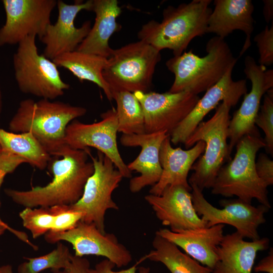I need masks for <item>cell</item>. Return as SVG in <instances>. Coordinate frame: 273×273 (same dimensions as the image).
<instances>
[{
    "label": "cell",
    "mask_w": 273,
    "mask_h": 273,
    "mask_svg": "<svg viewBox=\"0 0 273 273\" xmlns=\"http://www.w3.org/2000/svg\"><path fill=\"white\" fill-rule=\"evenodd\" d=\"M90 155L89 148L75 150L67 145L62 158L52 162L51 182L26 191L6 189L5 193L25 208L71 205L81 198L87 180L94 172L93 163L88 161Z\"/></svg>",
    "instance_id": "obj_1"
},
{
    "label": "cell",
    "mask_w": 273,
    "mask_h": 273,
    "mask_svg": "<svg viewBox=\"0 0 273 273\" xmlns=\"http://www.w3.org/2000/svg\"><path fill=\"white\" fill-rule=\"evenodd\" d=\"M86 112L83 107L61 101L26 99L20 102L9 129L15 133H31L51 156L60 157L67 146V126Z\"/></svg>",
    "instance_id": "obj_2"
},
{
    "label": "cell",
    "mask_w": 273,
    "mask_h": 273,
    "mask_svg": "<svg viewBox=\"0 0 273 273\" xmlns=\"http://www.w3.org/2000/svg\"><path fill=\"white\" fill-rule=\"evenodd\" d=\"M211 2L193 0L177 7L168 6L163 11L162 21L148 22L142 26L138 36L159 51L167 49L174 56H179L195 37L207 33Z\"/></svg>",
    "instance_id": "obj_3"
},
{
    "label": "cell",
    "mask_w": 273,
    "mask_h": 273,
    "mask_svg": "<svg viewBox=\"0 0 273 273\" xmlns=\"http://www.w3.org/2000/svg\"><path fill=\"white\" fill-rule=\"evenodd\" d=\"M207 55L200 57L191 50L173 56L166 62L174 75L169 92L188 91L198 95L215 84L229 69L235 66L237 58L224 39L215 36L206 45Z\"/></svg>",
    "instance_id": "obj_4"
},
{
    "label": "cell",
    "mask_w": 273,
    "mask_h": 273,
    "mask_svg": "<svg viewBox=\"0 0 273 273\" xmlns=\"http://www.w3.org/2000/svg\"><path fill=\"white\" fill-rule=\"evenodd\" d=\"M265 146L261 136H243L235 146L234 158L218 171L211 188V193L225 197L236 196L249 204L255 199L270 209L268 187L259 177L255 169L257 153Z\"/></svg>",
    "instance_id": "obj_5"
},
{
    "label": "cell",
    "mask_w": 273,
    "mask_h": 273,
    "mask_svg": "<svg viewBox=\"0 0 273 273\" xmlns=\"http://www.w3.org/2000/svg\"><path fill=\"white\" fill-rule=\"evenodd\" d=\"M231 108L222 102L212 117L200 122L184 143L187 149L199 141L205 144L203 154L193 165V172L188 179L190 186L195 185L202 191L212 188L220 168L231 159L228 143Z\"/></svg>",
    "instance_id": "obj_6"
},
{
    "label": "cell",
    "mask_w": 273,
    "mask_h": 273,
    "mask_svg": "<svg viewBox=\"0 0 273 273\" xmlns=\"http://www.w3.org/2000/svg\"><path fill=\"white\" fill-rule=\"evenodd\" d=\"M161 60L160 51L141 40L113 49L103 71L112 95L119 91L148 92Z\"/></svg>",
    "instance_id": "obj_7"
},
{
    "label": "cell",
    "mask_w": 273,
    "mask_h": 273,
    "mask_svg": "<svg viewBox=\"0 0 273 273\" xmlns=\"http://www.w3.org/2000/svg\"><path fill=\"white\" fill-rule=\"evenodd\" d=\"M36 37L29 35L18 44L13 57L15 78L22 93L53 101L70 85L62 80L54 62L38 53Z\"/></svg>",
    "instance_id": "obj_8"
},
{
    "label": "cell",
    "mask_w": 273,
    "mask_h": 273,
    "mask_svg": "<svg viewBox=\"0 0 273 273\" xmlns=\"http://www.w3.org/2000/svg\"><path fill=\"white\" fill-rule=\"evenodd\" d=\"M90 157L94 172L87 180L82 196L75 203L69 205L75 211L82 213L80 221L93 223L103 234H105V216L107 210H118L112 199L114 191L123 177L112 161L102 152Z\"/></svg>",
    "instance_id": "obj_9"
},
{
    "label": "cell",
    "mask_w": 273,
    "mask_h": 273,
    "mask_svg": "<svg viewBox=\"0 0 273 273\" xmlns=\"http://www.w3.org/2000/svg\"><path fill=\"white\" fill-rule=\"evenodd\" d=\"M191 187L194 207L207 223V227L226 224L235 228L244 238H260L258 228L265 222V214L269 208L262 204L255 207L238 198L221 200L219 203L223 208H217L205 198L203 191L197 186Z\"/></svg>",
    "instance_id": "obj_10"
},
{
    "label": "cell",
    "mask_w": 273,
    "mask_h": 273,
    "mask_svg": "<svg viewBox=\"0 0 273 273\" xmlns=\"http://www.w3.org/2000/svg\"><path fill=\"white\" fill-rule=\"evenodd\" d=\"M101 120L86 124L76 119L67 126L65 143L71 148H96L114 163L123 177H131V172L122 158L117 146L118 120L116 109L112 107L101 114Z\"/></svg>",
    "instance_id": "obj_11"
},
{
    "label": "cell",
    "mask_w": 273,
    "mask_h": 273,
    "mask_svg": "<svg viewBox=\"0 0 273 273\" xmlns=\"http://www.w3.org/2000/svg\"><path fill=\"white\" fill-rule=\"evenodd\" d=\"M56 0H3L6 15L0 28V47L19 44L35 35L39 39L51 24V13Z\"/></svg>",
    "instance_id": "obj_12"
},
{
    "label": "cell",
    "mask_w": 273,
    "mask_h": 273,
    "mask_svg": "<svg viewBox=\"0 0 273 273\" xmlns=\"http://www.w3.org/2000/svg\"><path fill=\"white\" fill-rule=\"evenodd\" d=\"M244 72L251 82V89L244 96L240 108L230 119L228 139L229 148L232 152L238 142L244 136H261L255 121L259 112L261 99L264 94L273 87V70H266L250 56L245 57Z\"/></svg>",
    "instance_id": "obj_13"
},
{
    "label": "cell",
    "mask_w": 273,
    "mask_h": 273,
    "mask_svg": "<svg viewBox=\"0 0 273 273\" xmlns=\"http://www.w3.org/2000/svg\"><path fill=\"white\" fill-rule=\"evenodd\" d=\"M44 240L50 244L67 242L72 245L75 256H103L118 267L127 266L132 259L129 251L118 242L115 235L102 233L93 223L80 221L75 228L67 231H49L44 235Z\"/></svg>",
    "instance_id": "obj_14"
},
{
    "label": "cell",
    "mask_w": 273,
    "mask_h": 273,
    "mask_svg": "<svg viewBox=\"0 0 273 273\" xmlns=\"http://www.w3.org/2000/svg\"><path fill=\"white\" fill-rule=\"evenodd\" d=\"M144 113L145 133L166 131L170 134L188 116L199 100L188 91L171 93L136 92Z\"/></svg>",
    "instance_id": "obj_15"
},
{
    "label": "cell",
    "mask_w": 273,
    "mask_h": 273,
    "mask_svg": "<svg viewBox=\"0 0 273 273\" xmlns=\"http://www.w3.org/2000/svg\"><path fill=\"white\" fill-rule=\"evenodd\" d=\"M58 16L54 24H50L40 39L45 45L43 55L51 60L69 52L76 51L91 29L89 21L81 26L76 27L74 20L82 10L92 11L93 0L85 2L75 1L69 5L61 0L57 1Z\"/></svg>",
    "instance_id": "obj_16"
},
{
    "label": "cell",
    "mask_w": 273,
    "mask_h": 273,
    "mask_svg": "<svg viewBox=\"0 0 273 273\" xmlns=\"http://www.w3.org/2000/svg\"><path fill=\"white\" fill-rule=\"evenodd\" d=\"M234 67H230L218 82L205 92L188 116L171 131L169 134L171 143L184 144L205 116L217 107L220 102L224 101L232 107L247 93L245 79H233Z\"/></svg>",
    "instance_id": "obj_17"
},
{
    "label": "cell",
    "mask_w": 273,
    "mask_h": 273,
    "mask_svg": "<svg viewBox=\"0 0 273 273\" xmlns=\"http://www.w3.org/2000/svg\"><path fill=\"white\" fill-rule=\"evenodd\" d=\"M157 218L172 231L207 227L193 204L191 192L182 186L166 187L160 195L145 197Z\"/></svg>",
    "instance_id": "obj_18"
},
{
    "label": "cell",
    "mask_w": 273,
    "mask_h": 273,
    "mask_svg": "<svg viewBox=\"0 0 273 273\" xmlns=\"http://www.w3.org/2000/svg\"><path fill=\"white\" fill-rule=\"evenodd\" d=\"M168 135L166 131L122 134L120 141L122 146L141 148L138 157L127 164L131 172L134 171L140 174L130 180L129 188L132 193H138L149 186L152 187L159 180L162 173L159 161L160 147Z\"/></svg>",
    "instance_id": "obj_19"
},
{
    "label": "cell",
    "mask_w": 273,
    "mask_h": 273,
    "mask_svg": "<svg viewBox=\"0 0 273 273\" xmlns=\"http://www.w3.org/2000/svg\"><path fill=\"white\" fill-rule=\"evenodd\" d=\"M214 8L208 21L207 33H212L224 39L235 30L245 34L240 53L242 56L251 46L254 30V5L251 0H215Z\"/></svg>",
    "instance_id": "obj_20"
},
{
    "label": "cell",
    "mask_w": 273,
    "mask_h": 273,
    "mask_svg": "<svg viewBox=\"0 0 273 273\" xmlns=\"http://www.w3.org/2000/svg\"><path fill=\"white\" fill-rule=\"evenodd\" d=\"M205 148V143L199 141L188 149L174 148L168 135L163 141L159 152L161 175L158 183L151 187L149 193L159 196L166 187L176 185L182 186L191 192L188 174L194 163L204 152Z\"/></svg>",
    "instance_id": "obj_21"
},
{
    "label": "cell",
    "mask_w": 273,
    "mask_h": 273,
    "mask_svg": "<svg viewBox=\"0 0 273 273\" xmlns=\"http://www.w3.org/2000/svg\"><path fill=\"white\" fill-rule=\"evenodd\" d=\"M224 224L209 227L172 231L160 229L156 234L179 247L187 254L211 270L218 257L217 247L224 236Z\"/></svg>",
    "instance_id": "obj_22"
},
{
    "label": "cell",
    "mask_w": 273,
    "mask_h": 273,
    "mask_svg": "<svg viewBox=\"0 0 273 273\" xmlns=\"http://www.w3.org/2000/svg\"><path fill=\"white\" fill-rule=\"evenodd\" d=\"M269 240L246 241L237 232L224 235L216 250L212 273H252L258 252L268 249Z\"/></svg>",
    "instance_id": "obj_23"
},
{
    "label": "cell",
    "mask_w": 273,
    "mask_h": 273,
    "mask_svg": "<svg viewBox=\"0 0 273 273\" xmlns=\"http://www.w3.org/2000/svg\"><path fill=\"white\" fill-rule=\"evenodd\" d=\"M92 11L96 15L95 23L76 50L108 58L113 50L109 39L121 27L117 22L121 9L117 0H93Z\"/></svg>",
    "instance_id": "obj_24"
},
{
    "label": "cell",
    "mask_w": 273,
    "mask_h": 273,
    "mask_svg": "<svg viewBox=\"0 0 273 273\" xmlns=\"http://www.w3.org/2000/svg\"><path fill=\"white\" fill-rule=\"evenodd\" d=\"M107 58L77 50L63 54L53 61L57 66L64 68L80 81L87 80L102 88L109 101L113 100L110 86L103 77V71Z\"/></svg>",
    "instance_id": "obj_25"
},
{
    "label": "cell",
    "mask_w": 273,
    "mask_h": 273,
    "mask_svg": "<svg viewBox=\"0 0 273 273\" xmlns=\"http://www.w3.org/2000/svg\"><path fill=\"white\" fill-rule=\"evenodd\" d=\"M153 250L142 257L138 264L146 259L163 264L171 273H212V270L202 265L173 243L155 234L152 242Z\"/></svg>",
    "instance_id": "obj_26"
},
{
    "label": "cell",
    "mask_w": 273,
    "mask_h": 273,
    "mask_svg": "<svg viewBox=\"0 0 273 273\" xmlns=\"http://www.w3.org/2000/svg\"><path fill=\"white\" fill-rule=\"evenodd\" d=\"M0 146L2 150L22 158L40 170L46 168L52 160L51 156L30 132L15 133L0 127Z\"/></svg>",
    "instance_id": "obj_27"
},
{
    "label": "cell",
    "mask_w": 273,
    "mask_h": 273,
    "mask_svg": "<svg viewBox=\"0 0 273 273\" xmlns=\"http://www.w3.org/2000/svg\"><path fill=\"white\" fill-rule=\"evenodd\" d=\"M116 103L118 131L122 134L145 133L144 115L142 106L134 94L127 91L112 93Z\"/></svg>",
    "instance_id": "obj_28"
},
{
    "label": "cell",
    "mask_w": 273,
    "mask_h": 273,
    "mask_svg": "<svg viewBox=\"0 0 273 273\" xmlns=\"http://www.w3.org/2000/svg\"><path fill=\"white\" fill-rule=\"evenodd\" d=\"M71 255L68 247L59 242L55 249L45 255L24 257L27 261L18 266L17 273H39L47 269L64 270L70 262Z\"/></svg>",
    "instance_id": "obj_29"
},
{
    "label": "cell",
    "mask_w": 273,
    "mask_h": 273,
    "mask_svg": "<svg viewBox=\"0 0 273 273\" xmlns=\"http://www.w3.org/2000/svg\"><path fill=\"white\" fill-rule=\"evenodd\" d=\"M19 215L23 226L30 231L33 239L51 231L56 218L51 207H26Z\"/></svg>",
    "instance_id": "obj_30"
},
{
    "label": "cell",
    "mask_w": 273,
    "mask_h": 273,
    "mask_svg": "<svg viewBox=\"0 0 273 273\" xmlns=\"http://www.w3.org/2000/svg\"><path fill=\"white\" fill-rule=\"evenodd\" d=\"M255 124L264 132L263 139L266 152L273 154V88L264 94L263 104L260 106L255 121Z\"/></svg>",
    "instance_id": "obj_31"
},
{
    "label": "cell",
    "mask_w": 273,
    "mask_h": 273,
    "mask_svg": "<svg viewBox=\"0 0 273 273\" xmlns=\"http://www.w3.org/2000/svg\"><path fill=\"white\" fill-rule=\"evenodd\" d=\"M55 214V221L51 232H63L75 228L82 217V213L71 209L69 205L51 207Z\"/></svg>",
    "instance_id": "obj_32"
},
{
    "label": "cell",
    "mask_w": 273,
    "mask_h": 273,
    "mask_svg": "<svg viewBox=\"0 0 273 273\" xmlns=\"http://www.w3.org/2000/svg\"><path fill=\"white\" fill-rule=\"evenodd\" d=\"M259 54L258 64L264 67L273 64V23L271 27L266 25L264 29L254 38Z\"/></svg>",
    "instance_id": "obj_33"
},
{
    "label": "cell",
    "mask_w": 273,
    "mask_h": 273,
    "mask_svg": "<svg viewBox=\"0 0 273 273\" xmlns=\"http://www.w3.org/2000/svg\"><path fill=\"white\" fill-rule=\"evenodd\" d=\"M26 163L21 157L2 150L0 154V188L6 175L12 173L21 164ZM0 224L8 225L0 217Z\"/></svg>",
    "instance_id": "obj_34"
},
{
    "label": "cell",
    "mask_w": 273,
    "mask_h": 273,
    "mask_svg": "<svg viewBox=\"0 0 273 273\" xmlns=\"http://www.w3.org/2000/svg\"><path fill=\"white\" fill-rule=\"evenodd\" d=\"M138 264L127 269H122L119 271H115L113 268L115 265L110 260L105 259L97 263L93 268L89 270V273H149L150 268L141 266L137 267Z\"/></svg>",
    "instance_id": "obj_35"
},
{
    "label": "cell",
    "mask_w": 273,
    "mask_h": 273,
    "mask_svg": "<svg viewBox=\"0 0 273 273\" xmlns=\"http://www.w3.org/2000/svg\"><path fill=\"white\" fill-rule=\"evenodd\" d=\"M255 169L259 177L267 187L273 184V161L267 155L260 153L255 161Z\"/></svg>",
    "instance_id": "obj_36"
},
{
    "label": "cell",
    "mask_w": 273,
    "mask_h": 273,
    "mask_svg": "<svg viewBox=\"0 0 273 273\" xmlns=\"http://www.w3.org/2000/svg\"><path fill=\"white\" fill-rule=\"evenodd\" d=\"M89 269L90 263L86 258L72 254L69 263L63 270L65 273H89Z\"/></svg>",
    "instance_id": "obj_37"
},
{
    "label": "cell",
    "mask_w": 273,
    "mask_h": 273,
    "mask_svg": "<svg viewBox=\"0 0 273 273\" xmlns=\"http://www.w3.org/2000/svg\"><path fill=\"white\" fill-rule=\"evenodd\" d=\"M256 272L273 273V249L270 248L268 255L262 258L254 267Z\"/></svg>",
    "instance_id": "obj_38"
},
{
    "label": "cell",
    "mask_w": 273,
    "mask_h": 273,
    "mask_svg": "<svg viewBox=\"0 0 273 273\" xmlns=\"http://www.w3.org/2000/svg\"><path fill=\"white\" fill-rule=\"evenodd\" d=\"M7 230L13 233L16 237H17L22 242L26 243L28 245L30 244L31 242L29 240L28 237L25 233L14 229L9 225H4L0 224V236H2Z\"/></svg>",
    "instance_id": "obj_39"
},
{
    "label": "cell",
    "mask_w": 273,
    "mask_h": 273,
    "mask_svg": "<svg viewBox=\"0 0 273 273\" xmlns=\"http://www.w3.org/2000/svg\"><path fill=\"white\" fill-rule=\"evenodd\" d=\"M263 15L265 22L269 23L272 21L273 18V1H263Z\"/></svg>",
    "instance_id": "obj_40"
},
{
    "label": "cell",
    "mask_w": 273,
    "mask_h": 273,
    "mask_svg": "<svg viewBox=\"0 0 273 273\" xmlns=\"http://www.w3.org/2000/svg\"><path fill=\"white\" fill-rule=\"evenodd\" d=\"M0 273H13L12 265L6 264L1 266Z\"/></svg>",
    "instance_id": "obj_41"
},
{
    "label": "cell",
    "mask_w": 273,
    "mask_h": 273,
    "mask_svg": "<svg viewBox=\"0 0 273 273\" xmlns=\"http://www.w3.org/2000/svg\"><path fill=\"white\" fill-rule=\"evenodd\" d=\"M2 110H3V97H2L1 86V83H0V115L2 112Z\"/></svg>",
    "instance_id": "obj_42"
},
{
    "label": "cell",
    "mask_w": 273,
    "mask_h": 273,
    "mask_svg": "<svg viewBox=\"0 0 273 273\" xmlns=\"http://www.w3.org/2000/svg\"><path fill=\"white\" fill-rule=\"evenodd\" d=\"M52 273H65L63 270H58L52 271Z\"/></svg>",
    "instance_id": "obj_43"
},
{
    "label": "cell",
    "mask_w": 273,
    "mask_h": 273,
    "mask_svg": "<svg viewBox=\"0 0 273 273\" xmlns=\"http://www.w3.org/2000/svg\"><path fill=\"white\" fill-rule=\"evenodd\" d=\"M2 148H1V147L0 146V154H1V152H2Z\"/></svg>",
    "instance_id": "obj_44"
},
{
    "label": "cell",
    "mask_w": 273,
    "mask_h": 273,
    "mask_svg": "<svg viewBox=\"0 0 273 273\" xmlns=\"http://www.w3.org/2000/svg\"></svg>",
    "instance_id": "obj_45"
}]
</instances>
